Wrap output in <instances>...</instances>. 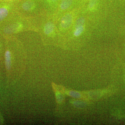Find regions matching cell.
I'll return each instance as SVG.
<instances>
[{
	"instance_id": "cell-13",
	"label": "cell",
	"mask_w": 125,
	"mask_h": 125,
	"mask_svg": "<svg viewBox=\"0 0 125 125\" xmlns=\"http://www.w3.org/2000/svg\"><path fill=\"white\" fill-rule=\"evenodd\" d=\"M1 123V117L0 115V125Z\"/></svg>"
},
{
	"instance_id": "cell-11",
	"label": "cell",
	"mask_w": 125,
	"mask_h": 125,
	"mask_svg": "<svg viewBox=\"0 0 125 125\" xmlns=\"http://www.w3.org/2000/svg\"><path fill=\"white\" fill-rule=\"evenodd\" d=\"M98 0H90L89 4V8L91 10L94 9L96 7Z\"/></svg>"
},
{
	"instance_id": "cell-5",
	"label": "cell",
	"mask_w": 125,
	"mask_h": 125,
	"mask_svg": "<svg viewBox=\"0 0 125 125\" xmlns=\"http://www.w3.org/2000/svg\"><path fill=\"white\" fill-rule=\"evenodd\" d=\"M73 0H61L60 7L62 10H65L69 9L72 5Z\"/></svg>"
},
{
	"instance_id": "cell-6",
	"label": "cell",
	"mask_w": 125,
	"mask_h": 125,
	"mask_svg": "<svg viewBox=\"0 0 125 125\" xmlns=\"http://www.w3.org/2000/svg\"><path fill=\"white\" fill-rule=\"evenodd\" d=\"M54 25L53 23L49 22L45 25L44 27V32L47 35H49L54 31Z\"/></svg>"
},
{
	"instance_id": "cell-9",
	"label": "cell",
	"mask_w": 125,
	"mask_h": 125,
	"mask_svg": "<svg viewBox=\"0 0 125 125\" xmlns=\"http://www.w3.org/2000/svg\"><path fill=\"white\" fill-rule=\"evenodd\" d=\"M68 95L74 98L79 99L81 97V95L80 93L76 91H70L67 92Z\"/></svg>"
},
{
	"instance_id": "cell-2",
	"label": "cell",
	"mask_w": 125,
	"mask_h": 125,
	"mask_svg": "<svg viewBox=\"0 0 125 125\" xmlns=\"http://www.w3.org/2000/svg\"><path fill=\"white\" fill-rule=\"evenodd\" d=\"M73 18L72 15L67 14L63 16L61 19L60 23V27L63 30H66L69 28L72 23Z\"/></svg>"
},
{
	"instance_id": "cell-10",
	"label": "cell",
	"mask_w": 125,
	"mask_h": 125,
	"mask_svg": "<svg viewBox=\"0 0 125 125\" xmlns=\"http://www.w3.org/2000/svg\"><path fill=\"white\" fill-rule=\"evenodd\" d=\"M56 97L57 102L59 103H61L64 101V95L59 91L56 92Z\"/></svg>"
},
{
	"instance_id": "cell-14",
	"label": "cell",
	"mask_w": 125,
	"mask_h": 125,
	"mask_svg": "<svg viewBox=\"0 0 125 125\" xmlns=\"http://www.w3.org/2000/svg\"><path fill=\"white\" fill-rule=\"evenodd\" d=\"M0 49L1 48V42H0Z\"/></svg>"
},
{
	"instance_id": "cell-3",
	"label": "cell",
	"mask_w": 125,
	"mask_h": 125,
	"mask_svg": "<svg viewBox=\"0 0 125 125\" xmlns=\"http://www.w3.org/2000/svg\"><path fill=\"white\" fill-rule=\"evenodd\" d=\"M5 67L7 71L10 70L11 66V54L9 49L6 51L5 54Z\"/></svg>"
},
{
	"instance_id": "cell-4",
	"label": "cell",
	"mask_w": 125,
	"mask_h": 125,
	"mask_svg": "<svg viewBox=\"0 0 125 125\" xmlns=\"http://www.w3.org/2000/svg\"><path fill=\"white\" fill-rule=\"evenodd\" d=\"M36 5L33 0H24L21 2L22 8L26 11H29L34 8Z\"/></svg>"
},
{
	"instance_id": "cell-12",
	"label": "cell",
	"mask_w": 125,
	"mask_h": 125,
	"mask_svg": "<svg viewBox=\"0 0 125 125\" xmlns=\"http://www.w3.org/2000/svg\"><path fill=\"white\" fill-rule=\"evenodd\" d=\"M73 104L75 106L78 107H83L85 105V103L79 101H74Z\"/></svg>"
},
{
	"instance_id": "cell-7",
	"label": "cell",
	"mask_w": 125,
	"mask_h": 125,
	"mask_svg": "<svg viewBox=\"0 0 125 125\" xmlns=\"http://www.w3.org/2000/svg\"><path fill=\"white\" fill-rule=\"evenodd\" d=\"M84 26L75 27L74 32V35L75 37H78L80 36L84 30Z\"/></svg>"
},
{
	"instance_id": "cell-1",
	"label": "cell",
	"mask_w": 125,
	"mask_h": 125,
	"mask_svg": "<svg viewBox=\"0 0 125 125\" xmlns=\"http://www.w3.org/2000/svg\"><path fill=\"white\" fill-rule=\"evenodd\" d=\"M10 5L5 4H0V24L5 21L10 14Z\"/></svg>"
},
{
	"instance_id": "cell-8",
	"label": "cell",
	"mask_w": 125,
	"mask_h": 125,
	"mask_svg": "<svg viewBox=\"0 0 125 125\" xmlns=\"http://www.w3.org/2000/svg\"><path fill=\"white\" fill-rule=\"evenodd\" d=\"M85 22V19L83 17H81L78 18L75 22V28L84 26Z\"/></svg>"
}]
</instances>
